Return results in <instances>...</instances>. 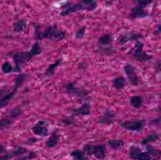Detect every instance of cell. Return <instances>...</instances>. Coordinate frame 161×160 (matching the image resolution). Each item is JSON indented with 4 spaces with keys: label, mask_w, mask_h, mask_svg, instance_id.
<instances>
[{
    "label": "cell",
    "mask_w": 161,
    "mask_h": 160,
    "mask_svg": "<svg viewBox=\"0 0 161 160\" xmlns=\"http://www.w3.org/2000/svg\"><path fill=\"white\" fill-rule=\"evenodd\" d=\"M143 99L139 96H134L130 100V104L135 108H139L142 104Z\"/></svg>",
    "instance_id": "cell-19"
},
{
    "label": "cell",
    "mask_w": 161,
    "mask_h": 160,
    "mask_svg": "<svg viewBox=\"0 0 161 160\" xmlns=\"http://www.w3.org/2000/svg\"><path fill=\"white\" fill-rule=\"evenodd\" d=\"M26 26H27L26 23L25 21L19 20L14 23L13 27L16 32L21 33L25 31Z\"/></svg>",
    "instance_id": "cell-16"
},
{
    "label": "cell",
    "mask_w": 161,
    "mask_h": 160,
    "mask_svg": "<svg viewBox=\"0 0 161 160\" xmlns=\"http://www.w3.org/2000/svg\"><path fill=\"white\" fill-rule=\"evenodd\" d=\"M66 89L67 91L70 94L75 95L77 96H82L87 95V93H85V91H80V90L77 88L75 87L73 84H69L66 85Z\"/></svg>",
    "instance_id": "cell-10"
},
{
    "label": "cell",
    "mask_w": 161,
    "mask_h": 160,
    "mask_svg": "<svg viewBox=\"0 0 161 160\" xmlns=\"http://www.w3.org/2000/svg\"><path fill=\"white\" fill-rule=\"evenodd\" d=\"M5 152V149L4 147L2 145L0 144V154H3Z\"/></svg>",
    "instance_id": "cell-32"
},
{
    "label": "cell",
    "mask_w": 161,
    "mask_h": 160,
    "mask_svg": "<svg viewBox=\"0 0 161 160\" xmlns=\"http://www.w3.org/2000/svg\"><path fill=\"white\" fill-rule=\"evenodd\" d=\"M124 69L130 84L133 85H138V80L135 73L134 68L131 65L128 64L125 66Z\"/></svg>",
    "instance_id": "cell-7"
},
{
    "label": "cell",
    "mask_w": 161,
    "mask_h": 160,
    "mask_svg": "<svg viewBox=\"0 0 161 160\" xmlns=\"http://www.w3.org/2000/svg\"><path fill=\"white\" fill-rule=\"evenodd\" d=\"M30 53L32 55V56H33V55H36L40 53L38 44H35L33 46L32 49L30 51Z\"/></svg>",
    "instance_id": "cell-27"
},
{
    "label": "cell",
    "mask_w": 161,
    "mask_h": 160,
    "mask_svg": "<svg viewBox=\"0 0 161 160\" xmlns=\"http://www.w3.org/2000/svg\"><path fill=\"white\" fill-rule=\"evenodd\" d=\"M144 122L140 120H125L120 122V126L125 129L131 131L139 132L142 130Z\"/></svg>",
    "instance_id": "cell-5"
},
{
    "label": "cell",
    "mask_w": 161,
    "mask_h": 160,
    "mask_svg": "<svg viewBox=\"0 0 161 160\" xmlns=\"http://www.w3.org/2000/svg\"><path fill=\"white\" fill-rule=\"evenodd\" d=\"M108 145L113 149H117L124 145V142L120 140H112L108 142Z\"/></svg>",
    "instance_id": "cell-22"
},
{
    "label": "cell",
    "mask_w": 161,
    "mask_h": 160,
    "mask_svg": "<svg viewBox=\"0 0 161 160\" xmlns=\"http://www.w3.org/2000/svg\"><path fill=\"white\" fill-rule=\"evenodd\" d=\"M2 70L4 73H9L12 70V65L9 62H5L2 65Z\"/></svg>",
    "instance_id": "cell-25"
},
{
    "label": "cell",
    "mask_w": 161,
    "mask_h": 160,
    "mask_svg": "<svg viewBox=\"0 0 161 160\" xmlns=\"http://www.w3.org/2000/svg\"><path fill=\"white\" fill-rule=\"evenodd\" d=\"M158 136L156 134H152V135H149L147 136L146 138H145L142 141V144H146L148 143L151 142H154L156 141L158 139Z\"/></svg>",
    "instance_id": "cell-26"
},
{
    "label": "cell",
    "mask_w": 161,
    "mask_h": 160,
    "mask_svg": "<svg viewBox=\"0 0 161 160\" xmlns=\"http://www.w3.org/2000/svg\"><path fill=\"white\" fill-rule=\"evenodd\" d=\"M84 150L88 154L93 155L97 159H103L106 157V148L104 146L87 145L84 147Z\"/></svg>",
    "instance_id": "cell-4"
},
{
    "label": "cell",
    "mask_w": 161,
    "mask_h": 160,
    "mask_svg": "<svg viewBox=\"0 0 161 160\" xmlns=\"http://www.w3.org/2000/svg\"><path fill=\"white\" fill-rule=\"evenodd\" d=\"M85 32V27H80V29L78 30L76 34H75V38L76 39H80L83 37L84 36Z\"/></svg>",
    "instance_id": "cell-28"
},
{
    "label": "cell",
    "mask_w": 161,
    "mask_h": 160,
    "mask_svg": "<svg viewBox=\"0 0 161 160\" xmlns=\"http://www.w3.org/2000/svg\"><path fill=\"white\" fill-rule=\"evenodd\" d=\"M114 116L112 113L108 111L104 113L103 117L100 118L99 123L102 124H109L113 122Z\"/></svg>",
    "instance_id": "cell-13"
},
{
    "label": "cell",
    "mask_w": 161,
    "mask_h": 160,
    "mask_svg": "<svg viewBox=\"0 0 161 160\" xmlns=\"http://www.w3.org/2000/svg\"><path fill=\"white\" fill-rule=\"evenodd\" d=\"M97 7L96 2L94 1H82L69 7L64 9L60 13V16L62 17L68 16L71 13L80 11H92L95 10Z\"/></svg>",
    "instance_id": "cell-1"
},
{
    "label": "cell",
    "mask_w": 161,
    "mask_h": 160,
    "mask_svg": "<svg viewBox=\"0 0 161 160\" xmlns=\"http://www.w3.org/2000/svg\"><path fill=\"white\" fill-rule=\"evenodd\" d=\"M75 114L81 116L88 115L90 112V107L89 104L84 103L81 105L80 108L76 109L75 111Z\"/></svg>",
    "instance_id": "cell-17"
},
{
    "label": "cell",
    "mask_w": 161,
    "mask_h": 160,
    "mask_svg": "<svg viewBox=\"0 0 161 160\" xmlns=\"http://www.w3.org/2000/svg\"><path fill=\"white\" fill-rule=\"evenodd\" d=\"M19 111H20L19 110H16V109L13 110V111H11V113H10V116H17L19 115Z\"/></svg>",
    "instance_id": "cell-30"
},
{
    "label": "cell",
    "mask_w": 161,
    "mask_h": 160,
    "mask_svg": "<svg viewBox=\"0 0 161 160\" xmlns=\"http://www.w3.org/2000/svg\"><path fill=\"white\" fill-rule=\"evenodd\" d=\"M61 60H58L53 64H51L49 65V66L47 68L46 70L45 74L47 76H50L54 74L55 70L57 68L58 66L61 64Z\"/></svg>",
    "instance_id": "cell-18"
},
{
    "label": "cell",
    "mask_w": 161,
    "mask_h": 160,
    "mask_svg": "<svg viewBox=\"0 0 161 160\" xmlns=\"http://www.w3.org/2000/svg\"><path fill=\"white\" fill-rule=\"evenodd\" d=\"M135 59L140 62H144L149 61L152 58V56L146 53L142 49L131 51Z\"/></svg>",
    "instance_id": "cell-8"
},
{
    "label": "cell",
    "mask_w": 161,
    "mask_h": 160,
    "mask_svg": "<svg viewBox=\"0 0 161 160\" xmlns=\"http://www.w3.org/2000/svg\"><path fill=\"white\" fill-rule=\"evenodd\" d=\"M161 156L160 153L154 148H148V151L142 152L139 147L133 146L130 151V158L134 160H156Z\"/></svg>",
    "instance_id": "cell-2"
},
{
    "label": "cell",
    "mask_w": 161,
    "mask_h": 160,
    "mask_svg": "<svg viewBox=\"0 0 161 160\" xmlns=\"http://www.w3.org/2000/svg\"><path fill=\"white\" fill-rule=\"evenodd\" d=\"M59 136L58 133L54 132L52 134L49 140L46 142V146L50 148L55 147L58 142Z\"/></svg>",
    "instance_id": "cell-14"
},
{
    "label": "cell",
    "mask_w": 161,
    "mask_h": 160,
    "mask_svg": "<svg viewBox=\"0 0 161 160\" xmlns=\"http://www.w3.org/2000/svg\"><path fill=\"white\" fill-rule=\"evenodd\" d=\"M138 2H139L140 5L142 7V8L143 7H145L146 6H147L148 4H149L150 3H151L150 1H140V2L139 1Z\"/></svg>",
    "instance_id": "cell-29"
},
{
    "label": "cell",
    "mask_w": 161,
    "mask_h": 160,
    "mask_svg": "<svg viewBox=\"0 0 161 160\" xmlns=\"http://www.w3.org/2000/svg\"><path fill=\"white\" fill-rule=\"evenodd\" d=\"M32 55L30 54V52H19L13 55V60L16 64V65L19 67L22 65L27 63L30 58Z\"/></svg>",
    "instance_id": "cell-6"
},
{
    "label": "cell",
    "mask_w": 161,
    "mask_h": 160,
    "mask_svg": "<svg viewBox=\"0 0 161 160\" xmlns=\"http://www.w3.org/2000/svg\"><path fill=\"white\" fill-rule=\"evenodd\" d=\"M139 37V36L135 34H126L120 36L118 38V41L120 44H124L130 40L137 39Z\"/></svg>",
    "instance_id": "cell-11"
},
{
    "label": "cell",
    "mask_w": 161,
    "mask_h": 160,
    "mask_svg": "<svg viewBox=\"0 0 161 160\" xmlns=\"http://www.w3.org/2000/svg\"><path fill=\"white\" fill-rule=\"evenodd\" d=\"M99 42L102 45H108L113 42V37L109 34L103 35L99 39Z\"/></svg>",
    "instance_id": "cell-21"
},
{
    "label": "cell",
    "mask_w": 161,
    "mask_h": 160,
    "mask_svg": "<svg viewBox=\"0 0 161 160\" xmlns=\"http://www.w3.org/2000/svg\"><path fill=\"white\" fill-rule=\"evenodd\" d=\"M74 160H87V157L82 151L79 150H74L71 154Z\"/></svg>",
    "instance_id": "cell-20"
},
{
    "label": "cell",
    "mask_w": 161,
    "mask_h": 160,
    "mask_svg": "<svg viewBox=\"0 0 161 160\" xmlns=\"http://www.w3.org/2000/svg\"><path fill=\"white\" fill-rule=\"evenodd\" d=\"M147 13L141 7H136L133 8L131 11L130 16L131 18H142L147 17Z\"/></svg>",
    "instance_id": "cell-12"
},
{
    "label": "cell",
    "mask_w": 161,
    "mask_h": 160,
    "mask_svg": "<svg viewBox=\"0 0 161 160\" xmlns=\"http://www.w3.org/2000/svg\"><path fill=\"white\" fill-rule=\"evenodd\" d=\"M12 121L9 119H3L0 120V130L6 128L11 126Z\"/></svg>",
    "instance_id": "cell-24"
},
{
    "label": "cell",
    "mask_w": 161,
    "mask_h": 160,
    "mask_svg": "<svg viewBox=\"0 0 161 160\" xmlns=\"http://www.w3.org/2000/svg\"><path fill=\"white\" fill-rule=\"evenodd\" d=\"M126 84V82L125 79L122 77H117L114 80L113 85L114 87L117 90H122Z\"/></svg>",
    "instance_id": "cell-15"
},
{
    "label": "cell",
    "mask_w": 161,
    "mask_h": 160,
    "mask_svg": "<svg viewBox=\"0 0 161 160\" xmlns=\"http://www.w3.org/2000/svg\"><path fill=\"white\" fill-rule=\"evenodd\" d=\"M38 38H46L54 41H59L64 39L65 34L63 31L54 27H47L42 32L37 34Z\"/></svg>",
    "instance_id": "cell-3"
},
{
    "label": "cell",
    "mask_w": 161,
    "mask_h": 160,
    "mask_svg": "<svg viewBox=\"0 0 161 160\" xmlns=\"http://www.w3.org/2000/svg\"><path fill=\"white\" fill-rule=\"evenodd\" d=\"M25 149L24 148H20L19 150L14 152L13 154H8V155H5L3 156H0V160H9L10 159L15 157L16 155L25 153Z\"/></svg>",
    "instance_id": "cell-23"
},
{
    "label": "cell",
    "mask_w": 161,
    "mask_h": 160,
    "mask_svg": "<svg viewBox=\"0 0 161 160\" xmlns=\"http://www.w3.org/2000/svg\"><path fill=\"white\" fill-rule=\"evenodd\" d=\"M41 123L42 122H39L35 125L32 128V131L35 135L42 137L47 136L49 133L48 129L42 126Z\"/></svg>",
    "instance_id": "cell-9"
},
{
    "label": "cell",
    "mask_w": 161,
    "mask_h": 160,
    "mask_svg": "<svg viewBox=\"0 0 161 160\" xmlns=\"http://www.w3.org/2000/svg\"><path fill=\"white\" fill-rule=\"evenodd\" d=\"M155 33L157 34L161 33V24L159 25L157 27V28H156V30H155Z\"/></svg>",
    "instance_id": "cell-31"
}]
</instances>
